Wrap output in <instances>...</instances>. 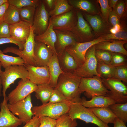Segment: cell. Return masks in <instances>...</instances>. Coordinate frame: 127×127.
Returning a JSON list of instances; mask_svg holds the SVG:
<instances>
[{
    "mask_svg": "<svg viewBox=\"0 0 127 127\" xmlns=\"http://www.w3.org/2000/svg\"><path fill=\"white\" fill-rule=\"evenodd\" d=\"M19 78L23 80L28 79V71L24 65H11L5 68L4 71H2L1 80L3 97L6 95L8 89L10 87V85Z\"/></svg>",
    "mask_w": 127,
    "mask_h": 127,
    "instance_id": "4",
    "label": "cell"
},
{
    "mask_svg": "<svg viewBox=\"0 0 127 127\" xmlns=\"http://www.w3.org/2000/svg\"><path fill=\"white\" fill-rule=\"evenodd\" d=\"M80 79L72 73L64 72L59 76L54 88L60 91L71 102L80 103L82 93L79 88Z\"/></svg>",
    "mask_w": 127,
    "mask_h": 127,
    "instance_id": "1",
    "label": "cell"
},
{
    "mask_svg": "<svg viewBox=\"0 0 127 127\" xmlns=\"http://www.w3.org/2000/svg\"><path fill=\"white\" fill-rule=\"evenodd\" d=\"M120 17L113 10L110 13L108 18L109 22L112 25L113 27L117 24H120Z\"/></svg>",
    "mask_w": 127,
    "mask_h": 127,
    "instance_id": "47",
    "label": "cell"
},
{
    "mask_svg": "<svg viewBox=\"0 0 127 127\" xmlns=\"http://www.w3.org/2000/svg\"><path fill=\"white\" fill-rule=\"evenodd\" d=\"M97 1L100 4L103 16L105 19L107 20L110 12L112 11L109 5L108 1L107 0H98Z\"/></svg>",
    "mask_w": 127,
    "mask_h": 127,
    "instance_id": "42",
    "label": "cell"
},
{
    "mask_svg": "<svg viewBox=\"0 0 127 127\" xmlns=\"http://www.w3.org/2000/svg\"><path fill=\"white\" fill-rule=\"evenodd\" d=\"M8 107L12 113L17 116L24 124L29 121L34 115L32 110L31 94L22 100L13 104L8 103Z\"/></svg>",
    "mask_w": 127,
    "mask_h": 127,
    "instance_id": "10",
    "label": "cell"
},
{
    "mask_svg": "<svg viewBox=\"0 0 127 127\" xmlns=\"http://www.w3.org/2000/svg\"><path fill=\"white\" fill-rule=\"evenodd\" d=\"M76 11L77 23L71 31L75 36L78 42L89 41L90 38L92 35L91 28L84 20L81 11L77 10Z\"/></svg>",
    "mask_w": 127,
    "mask_h": 127,
    "instance_id": "14",
    "label": "cell"
},
{
    "mask_svg": "<svg viewBox=\"0 0 127 127\" xmlns=\"http://www.w3.org/2000/svg\"><path fill=\"white\" fill-rule=\"evenodd\" d=\"M72 120L79 119L86 123H91L98 127H110L99 119L89 108L80 103L70 102L68 113Z\"/></svg>",
    "mask_w": 127,
    "mask_h": 127,
    "instance_id": "3",
    "label": "cell"
},
{
    "mask_svg": "<svg viewBox=\"0 0 127 127\" xmlns=\"http://www.w3.org/2000/svg\"><path fill=\"white\" fill-rule=\"evenodd\" d=\"M118 1V0H110V7L111 8L114 7L117 2Z\"/></svg>",
    "mask_w": 127,
    "mask_h": 127,
    "instance_id": "52",
    "label": "cell"
},
{
    "mask_svg": "<svg viewBox=\"0 0 127 127\" xmlns=\"http://www.w3.org/2000/svg\"><path fill=\"white\" fill-rule=\"evenodd\" d=\"M125 6L124 1H120L117 4L114 8L113 11L120 17H122L125 12Z\"/></svg>",
    "mask_w": 127,
    "mask_h": 127,
    "instance_id": "46",
    "label": "cell"
},
{
    "mask_svg": "<svg viewBox=\"0 0 127 127\" xmlns=\"http://www.w3.org/2000/svg\"><path fill=\"white\" fill-rule=\"evenodd\" d=\"M9 4L8 1L0 6V24L4 22L5 13Z\"/></svg>",
    "mask_w": 127,
    "mask_h": 127,
    "instance_id": "49",
    "label": "cell"
},
{
    "mask_svg": "<svg viewBox=\"0 0 127 127\" xmlns=\"http://www.w3.org/2000/svg\"><path fill=\"white\" fill-rule=\"evenodd\" d=\"M114 78L127 83V65L115 67Z\"/></svg>",
    "mask_w": 127,
    "mask_h": 127,
    "instance_id": "39",
    "label": "cell"
},
{
    "mask_svg": "<svg viewBox=\"0 0 127 127\" xmlns=\"http://www.w3.org/2000/svg\"><path fill=\"white\" fill-rule=\"evenodd\" d=\"M8 43H12L16 45L20 50H23L24 48V44L17 41L11 37L0 38V45Z\"/></svg>",
    "mask_w": 127,
    "mask_h": 127,
    "instance_id": "45",
    "label": "cell"
},
{
    "mask_svg": "<svg viewBox=\"0 0 127 127\" xmlns=\"http://www.w3.org/2000/svg\"><path fill=\"white\" fill-rule=\"evenodd\" d=\"M110 31L111 33L113 34H115L117 32L114 27L110 29Z\"/></svg>",
    "mask_w": 127,
    "mask_h": 127,
    "instance_id": "55",
    "label": "cell"
},
{
    "mask_svg": "<svg viewBox=\"0 0 127 127\" xmlns=\"http://www.w3.org/2000/svg\"><path fill=\"white\" fill-rule=\"evenodd\" d=\"M21 20L20 16L19 9L9 4L5 13L4 22L10 25L15 24Z\"/></svg>",
    "mask_w": 127,
    "mask_h": 127,
    "instance_id": "29",
    "label": "cell"
},
{
    "mask_svg": "<svg viewBox=\"0 0 127 127\" xmlns=\"http://www.w3.org/2000/svg\"><path fill=\"white\" fill-rule=\"evenodd\" d=\"M54 29L71 31L76 25L77 21L76 10L70 11L54 17H50Z\"/></svg>",
    "mask_w": 127,
    "mask_h": 127,
    "instance_id": "12",
    "label": "cell"
},
{
    "mask_svg": "<svg viewBox=\"0 0 127 127\" xmlns=\"http://www.w3.org/2000/svg\"><path fill=\"white\" fill-rule=\"evenodd\" d=\"M102 37L104 39L107 40H116L120 41H127V32L125 31L121 30L115 34H107Z\"/></svg>",
    "mask_w": 127,
    "mask_h": 127,
    "instance_id": "40",
    "label": "cell"
},
{
    "mask_svg": "<svg viewBox=\"0 0 127 127\" xmlns=\"http://www.w3.org/2000/svg\"><path fill=\"white\" fill-rule=\"evenodd\" d=\"M9 26L4 22L0 24V38L11 37Z\"/></svg>",
    "mask_w": 127,
    "mask_h": 127,
    "instance_id": "44",
    "label": "cell"
},
{
    "mask_svg": "<svg viewBox=\"0 0 127 127\" xmlns=\"http://www.w3.org/2000/svg\"><path fill=\"white\" fill-rule=\"evenodd\" d=\"M2 66V64L0 62V96H1L2 95L1 93L2 86L1 84V72L2 71L1 69V67Z\"/></svg>",
    "mask_w": 127,
    "mask_h": 127,
    "instance_id": "53",
    "label": "cell"
},
{
    "mask_svg": "<svg viewBox=\"0 0 127 127\" xmlns=\"http://www.w3.org/2000/svg\"><path fill=\"white\" fill-rule=\"evenodd\" d=\"M62 102H71L58 90L54 88L49 102L56 103Z\"/></svg>",
    "mask_w": 127,
    "mask_h": 127,
    "instance_id": "41",
    "label": "cell"
},
{
    "mask_svg": "<svg viewBox=\"0 0 127 127\" xmlns=\"http://www.w3.org/2000/svg\"><path fill=\"white\" fill-rule=\"evenodd\" d=\"M44 3L46 9L49 12L54 8L56 2V0H42Z\"/></svg>",
    "mask_w": 127,
    "mask_h": 127,
    "instance_id": "50",
    "label": "cell"
},
{
    "mask_svg": "<svg viewBox=\"0 0 127 127\" xmlns=\"http://www.w3.org/2000/svg\"><path fill=\"white\" fill-rule=\"evenodd\" d=\"M104 87L109 92L107 97L118 103H127V87L121 81L114 78H101Z\"/></svg>",
    "mask_w": 127,
    "mask_h": 127,
    "instance_id": "6",
    "label": "cell"
},
{
    "mask_svg": "<svg viewBox=\"0 0 127 127\" xmlns=\"http://www.w3.org/2000/svg\"><path fill=\"white\" fill-rule=\"evenodd\" d=\"M68 0H56L54 9L49 12L50 17H53L68 12L73 9Z\"/></svg>",
    "mask_w": 127,
    "mask_h": 127,
    "instance_id": "28",
    "label": "cell"
},
{
    "mask_svg": "<svg viewBox=\"0 0 127 127\" xmlns=\"http://www.w3.org/2000/svg\"><path fill=\"white\" fill-rule=\"evenodd\" d=\"M54 30L57 36L54 47L57 55L62 54L67 47L78 42L75 36L71 31Z\"/></svg>",
    "mask_w": 127,
    "mask_h": 127,
    "instance_id": "18",
    "label": "cell"
},
{
    "mask_svg": "<svg viewBox=\"0 0 127 127\" xmlns=\"http://www.w3.org/2000/svg\"><path fill=\"white\" fill-rule=\"evenodd\" d=\"M84 14L95 32H98L103 30L104 27L103 23L99 16L91 15L85 12Z\"/></svg>",
    "mask_w": 127,
    "mask_h": 127,
    "instance_id": "34",
    "label": "cell"
},
{
    "mask_svg": "<svg viewBox=\"0 0 127 127\" xmlns=\"http://www.w3.org/2000/svg\"><path fill=\"white\" fill-rule=\"evenodd\" d=\"M127 41H115L112 42L108 41L99 42L95 45L96 50H104L111 52L119 53L127 56V51L123 47Z\"/></svg>",
    "mask_w": 127,
    "mask_h": 127,
    "instance_id": "20",
    "label": "cell"
},
{
    "mask_svg": "<svg viewBox=\"0 0 127 127\" xmlns=\"http://www.w3.org/2000/svg\"><path fill=\"white\" fill-rule=\"evenodd\" d=\"M70 102L52 103L48 102L39 106L33 107L32 111L34 115L38 117L47 116L56 119L68 113Z\"/></svg>",
    "mask_w": 127,
    "mask_h": 127,
    "instance_id": "2",
    "label": "cell"
},
{
    "mask_svg": "<svg viewBox=\"0 0 127 127\" xmlns=\"http://www.w3.org/2000/svg\"><path fill=\"white\" fill-rule=\"evenodd\" d=\"M55 52L56 53L44 44L35 41L34 50L35 66H47L50 60Z\"/></svg>",
    "mask_w": 127,
    "mask_h": 127,
    "instance_id": "15",
    "label": "cell"
},
{
    "mask_svg": "<svg viewBox=\"0 0 127 127\" xmlns=\"http://www.w3.org/2000/svg\"><path fill=\"white\" fill-rule=\"evenodd\" d=\"M0 62L4 68L12 65H24V60L20 57H14L4 54L0 50Z\"/></svg>",
    "mask_w": 127,
    "mask_h": 127,
    "instance_id": "31",
    "label": "cell"
},
{
    "mask_svg": "<svg viewBox=\"0 0 127 127\" xmlns=\"http://www.w3.org/2000/svg\"><path fill=\"white\" fill-rule=\"evenodd\" d=\"M55 127H76L78 125L76 119L72 120L68 113L56 119Z\"/></svg>",
    "mask_w": 127,
    "mask_h": 127,
    "instance_id": "35",
    "label": "cell"
},
{
    "mask_svg": "<svg viewBox=\"0 0 127 127\" xmlns=\"http://www.w3.org/2000/svg\"><path fill=\"white\" fill-rule=\"evenodd\" d=\"M39 118L40 124L38 127H55L56 119L47 116H41Z\"/></svg>",
    "mask_w": 127,
    "mask_h": 127,
    "instance_id": "43",
    "label": "cell"
},
{
    "mask_svg": "<svg viewBox=\"0 0 127 127\" xmlns=\"http://www.w3.org/2000/svg\"><path fill=\"white\" fill-rule=\"evenodd\" d=\"M34 30L32 26L29 36L24 44L23 50H20L16 47L11 46L4 49L2 51L3 53H11L16 55L24 60L25 62L24 65L35 66L34 50L35 43L34 38L36 35L34 33Z\"/></svg>",
    "mask_w": 127,
    "mask_h": 127,
    "instance_id": "7",
    "label": "cell"
},
{
    "mask_svg": "<svg viewBox=\"0 0 127 127\" xmlns=\"http://www.w3.org/2000/svg\"><path fill=\"white\" fill-rule=\"evenodd\" d=\"M107 41L108 40L101 37L89 41L77 42L73 45L67 47L65 50L73 58L78 68L84 63L86 53L91 47L101 42Z\"/></svg>",
    "mask_w": 127,
    "mask_h": 127,
    "instance_id": "9",
    "label": "cell"
},
{
    "mask_svg": "<svg viewBox=\"0 0 127 127\" xmlns=\"http://www.w3.org/2000/svg\"><path fill=\"white\" fill-rule=\"evenodd\" d=\"M95 45L91 47L87 50L85 55V60L84 63L72 73L73 75L85 78L95 76L100 77L97 71L98 62L95 55Z\"/></svg>",
    "mask_w": 127,
    "mask_h": 127,
    "instance_id": "8",
    "label": "cell"
},
{
    "mask_svg": "<svg viewBox=\"0 0 127 127\" xmlns=\"http://www.w3.org/2000/svg\"><path fill=\"white\" fill-rule=\"evenodd\" d=\"M97 62V71L101 78H113L115 67H112L102 62Z\"/></svg>",
    "mask_w": 127,
    "mask_h": 127,
    "instance_id": "32",
    "label": "cell"
},
{
    "mask_svg": "<svg viewBox=\"0 0 127 127\" xmlns=\"http://www.w3.org/2000/svg\"><path fill=\"white\" fill-rule=\"evenodd\" d=\"M54 89L48 83L38 85L37 88L35 91V96L41 101L42 104L48 103Z\"/></svg>",
    "mask_w": 127,
    "mask_h": 127,
    "instance_id": "26",
    "label": "cell"
},
{
    "mask_svg": "<svg viewBox=\"0 0 127 127\" xmlns=\"http://www.w3.org/2000/svg\"><path fill=\"white\" fill-rule=\"evenodd\" d=\"M88 108L99 119L107 124L113 123L116 117L109 107Z\"/></svg>",
    "mask_w": 127,
    "mask_h": 127,
    "instance_id": "25",
    "label": "cell"
},
{
    "mask_svg": "<svg viewBox=\"0 0 127 127\" xmlns=\"http://www.w3.org/2000/svg\"><path fill=\"white\" fill-rule=\"evenodd\" d=\"M91 99L87 100L83 97L81 98L80 103L85 107L91 108L108 107L110 105L115 103L111 99L103 95L95 96Z\"/></svg>",
    "mask_w": 127,
    "mask_h": 127,
    "instance_id": "21",
    "label": "cell"
},
{
    "mask_svg": "<svg viewBox=\"0 0 127 127\" xmlns=\"http://www.w3.org/2000/svg\"><path fill=\"white\" fill-rule=\"evenodd\" d=\"M111 57L110 64H109L113 67L127 65L126 56L122 54L111 52Z\"/></svg>",
    "mask_w": 127,
    "mask_h": 127,
    "instance_id": "37",
    "label": "cell"
},
{
    "mask_svg": "<svg viewBox=\"0 0 127 127\" xmlns=\"http://www.w3.org/2000/svg\"><path fill=\"white\" fill-rule=\"evenodd\" d=\"M36 7L28 6L19 9L21 20L33 25Z\"/></svg>",
    "mask_w": 127,
    "mask_h": 127,
    "instance_id": "33",
    "label": "cell"
},
{
    "mask_svg": "<svg viewBox=\"0 0 127 127\" xmlns=\"http://www.w3.org/2000/svg\"><path fill=\"white\" fill-rule=\"evenodd\" d=\"M28 72V79L36 85L49 82L50 75L48 66L38 67L24 65Z\"/></svg>",
    "mask_w": 127,
    "mask_h": 127,
    "instance_id": "17",
    "label": "cell"
},
{
    "mask_svg": "<svg viewBox=\"0 0 127 127\" xmlns=\"http://www.w3.org/2000/svg\"><path fill=\"white\" fill-rule=\"evenodd\" d=\"M79 88L81 93L85 92L84 95L88 98L98 95L107 97L110 91L103 85L101 78L97 76L81 78Z\"/></svg>",
    "mask_w": 127,
    "mask_h": 127,
    "instance_id": "5",
    "label": "cell"
},
{
    "mask_svg": "<svg viewBox=\"0 0 127 127\" xmlns=\"http://www.w3.org/2000/svg\"><path fill=\"white\" fill-rule=\"evenodd\" d=\"M40 0H8L10 4L19 9L24 7L31 6L36 8L40 4Z\"/></svg>",
    "mask_w": 127,
    "mask_h": 127,
    "instance_id": "36",
    "label": "cell"
},
{
    "mask_svg": "<svg viewBox=\"0 0 127 127\" xmlns=\"http://www.w3.org/2000/svg\"><path fill=\"white\" fill-rule=\"evenodd\" d=\"M68 1L69 4L76 10L81 11L88 14H93L96 12L95 7L88 0H68Z\"/></svg>",
    "mask_w": 127,
    "mask_h": 127,
    "instance_id": "27",
    "label": "cell"
},
{
    "mask_svg": "<svg viewBox=\"0 0 127 127\" xmlns=\"http://www.w3.org/2000/svg\"><path fill=\"white\" fill-rule=\"evenodd\" d=\"M50 75L48 83L52 87L55 88L60 75L64 72L59 65L57 54L55 52L50 60L47 65Z\"/></svg>",
    "mask_w": 127,
    "mask_h": 127,
    "instance_id": "22",
    "label": "cell"
},
{
    "mask_svg": "<svg viewBox=\"0 0 127 127\" xmlns=\"http://www.w3.org/2000/svg\"><path fill=\"white\" fill-rule=\"evenodd\" d=\"M108 107L117 118L126 123L127 122V103H115Z\"/></svg>",
    "mask_w": 127,
    "mask_h": 127,
    "instance_id": "30",
    "label": "cell"
},
{
    "mask_svg": "<svg viewBox=\"0 0 127 127\" xmlns=\"http://www.w3.org/2000/svg\"><path fill=\"white\" fill-rule=\"evenodd\" d=\"M3 97L0 104V127H17L21 125L22 122L9 109L7 96L6 95Z\"/></svg>",
    "mask_w": 127,
    "mask_h": 127,
    "instance_id": "16",
    "label": "cell"
},
{
    "mask_svg": "<svg viewBox=\"0 0 127 127\" xmlns=\"http://www.w3.org/2000/svg\"><path fill=\"white\" fill-rule=\"evenodd\" d=\"M113 27L114 28L117 32L121 30V27L120 24H117Z\"/></svg>",
    "mask_w": 127,
    "mask_h": 127,
    "instance_id": "54",
    "label": "cell"
},
{
    "mask_svg": "<svg viewBox=\"0 0 127 127\" xmlns=\"http://www.w3.org/2000/svg\"><path fill=\"white\" fill-rule=\"evenodd\" d=\"M57 56L60 67L64 72L72 73L78 68L73 58L65 50Z\"/></svg>",
    "mask_w": 127,
    "mask_h": 127,
    "instance_id": "23",
    "label": "cell"
},
{
    "mask_svg": "<svg viewBox=\"0 0 127 127\" xmlns=\"http://www.w3.org/2000/svg\"><path fill=\"white\" fill-rule=\"evenodd\" d=\"M50 17L42 0L36 8L32 26L36 36L41 35L44 32L49 24Z\"/></svg>",
    "mask_w": 127,
    "mask_h": 127,
    "instance_id": "13",
    "label": "cell"
},
{
    "mask_svg": "<svg viewBox=\"0 0 127 127\" xmlns=\"http://www.w3.org/2000/svg\"><path fill=\"white\" fill-rule=\"evenodd\" d=\"M18 84L16 88L7 96L9 103H14L24 99L29 95L35 92L37 88V85L28 79L24 80L21 79Z\"/></svg>",
    "mask_w": 127,
    "mask_h": 127,
    "instance_id": "11",
    "label": "cell"
},
{
    "mask_svg": "<svg viewBox=\"0 0 127 127\" xmlns=\"http://www.w3.org/2000/svg\"><path fill=\"white\" fill-rule=\"evenodd\" d=\"M32 26L29 24L22 20L10 25L11 36L17 41L24 44L29 36Z\"/></svg>",
    "mask_w": 127,
    "mask_h": 127,
    "instance_id": "19",
    "label": "cell"
},
{
    "mask_svg": "<svg viewBox=\"0 0 127 127\" xmlns=\"http://www.w3.org/2000/svg\"><path fill=\"white\" fill-rule=\"evenodd\" d=\"M95 57L97 62L109 64L111 57V52L107 51L95 49Z\"/></svg>",
    "mask_w": 127,
    "mask_h": 127,
    "instance_id": "38",
    "label": "cell"
},
{
    "mask_svg": "<svg viewBox=\"0 0 127 127\" xmlns=\"http://www.w3.org/2000/svg\"><path fill=\"white\" fill-rule=\"evenodd\" d=\"M114 127H127L122 121L116 117L114 121Z\"/></svg>",
    "mask_w": 127,
    "mask_h": 127,
    "instance_id": "51",
    "label": "cell"
},
{
    "mask_svg": "<svg viewBox=\"0 0 127 127\" xmlns=\"http://www.w3.org/2000/svg\"><path fill=\"white\" fill-rule=\"evenodd\" d=\"M34 39L36 41L44 44L56 53L54 45L56 41L57 36L50 19L49 25L46 31L41 35L36 36Z\"/></svg>",
    "mask_w": 127,
    "mask_h": 127,
    "instance_id": "24",
    "label": "cell"
},
{
    "mask_svg": "<svg viewBox=\"0 0 127 127\" xmlns=\"http://www.w3.org/2000/svg\"><path fill=\"white\" fill-rule=\"evenodd\" d=\"M8 1V0H0V6Z\"/></svg>",
    "mask_w": 127,
    "mask_h": 127,
    "instance_id": "56",
    "label": "cell"
},
{
    "mask_svg": "<svg viewBox=\"0 0 127 127\" xmlns=\"http://www.w3.org/2000/svg\"><path fill=\"white\" fill-rule=\"evenodd\" d=\"M40 124L39 117L35 115L23 127H38Z\"/></svg>",
    "mask_w": 127,
    "mask_h": 127,
    "instance_id": "48",
    "label": "cell"
}]
</instances>
